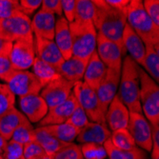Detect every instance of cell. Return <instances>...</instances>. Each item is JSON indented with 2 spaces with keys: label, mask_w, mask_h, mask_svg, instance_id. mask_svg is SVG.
I'll return each mask as SVG.
<instances>
[{
  "label": "cell",
  "mask_w": 159,
  "mask_h": 159,
  "mask_svg": "<svg viewBox=\"0 0 159 159\" xmlns=\"http://www.w3.org/2000/svg\"><path fill=\"white\" fill-rule=\"evenodd\" d=\"M74 83L61 75L46 85L40 92V96L44 99L48 108H53L69 98L74 88Z\"/></svg>",
  "instance_id": "cell-11"
},
{
  "label": "cell",
  "mask_w": 159,
  "mask_h": 159,
  "mask_svg": "<svg viewBox=\"0 0 159 159\" xmlns=\"http://www.w3.org/2000/svg\"><path fill=\"white\" fill-rule=\"evenodd\" d=\"M110 140L114 147L121 150H131L136 147L132 135L129 134L127 129H120L111 132Z\"/></svg>",
  "instance_id": "cell-30"
},
{
  "label": "cell",
  "mask_w": 159,
  "mask_h": 159,
  "mask_svg": "<svg viewBox=\"0 0 159 159\" xmlns=\"http://www.w3.org/2000/svg\"><path fill=\"white\" fill-rule=\"evenodd\" d=\"M121 70L108 69L106 70L105 76L101 81L98 88L95 90L97 97L100 101L101 107L106 114L109 105L117 93L118 86L120 82Z\"/></svg>",
  "instance_id": "cell-13"
},
{
  "label": "cell",
  "mask_w": 159,
  "mask_h": 159,
  "mask_svg": "<svg viewBox=\"0 0 159 159\" xmlns=\"http://www.w3.org/2000/svg\"><path fill=\"white\" fill-rule=\"evenodd\" d=\"M21 112L31 123H39L47 114L49 108L40 94H30L19 97Z\"/></svg>",
  "instance_id": "cell-14"
},
{
  "label": "cell",
  "mask_w": 159,
  "mask_h": 159,
  "mask_svg": "<svg viewBox=\"0 0 159 159\" xmlns=\"http://www.w3.org/2000/svg\"><path fill=\"white\" fill-rule=\"evenodd\" d=\"M34 39L36 57L53 66L55 69L58 68L65 61L53 40H49L37 36H34Z\"/></svg>",
  "instance_id": "cell-16"
},
{
  "label": "cell",
  "mask_w": 159,
  "mask_h": 159,
  "mask_svg": "<svg viewBox=\"0 0 159 159\" xmlns=\"http://www.w3.org/2000/svg\"><path fill=\"white\" fill-rule=\"evenodd\" d=\"M52 159H84L80 146L75 143H68L56 153L52 156Z\"/></svg>",
  "instance_id": "cell-35"
},
{
  "label": "cell",
  "mask_w": 159,
  "mask_h": 159,
  "mask_svg": "<svg viewBox=\"0 0 159 159\" xmlns=\"http://www.w3.org/2000/svg\"><path fill=\"white\" fill-rule=\"evenodd\" d=\"M0 159H4V158H3L2 156H0Z\"/></svg>",
  "instance_id": "cell-50"
},
{
  "label": "cell",
  "mask_w": 159,
  "mask_h": 159,
  "mask_svg": "<svg viewBox=\"0 0 159 159\" xmlns=\"http://www.w3.org/2000/svg\"><path fill=\"white\" fill-rule=\"evenodd\" d=\"M53 41L65 60H68L73 56V41L70 31V23L64 16L56 19Z\"/></svg>",
  "instance_id": "cell-18"
},
{
  "label": "cell",
  "mask_w": 159,
  "mask_h": 159,
  "mask_svg": "<svg viewBox=\"0 0 159 159\" xmlns=\"http://www.w3.org/2000/svg\"><path fill=\"white\" fill-rule=\"evenodd\" d=\"M94 13L95 7L93 1H91V0H76L75 21L93 22Z\"/></svg>",
  "instance_id": "cell-32"
},
{
  "label": "cell",
  "mask_w": 159,
  "mask_h": 159,
  "mask_svg": "<svg viewBox=\"0 0 159 159\" xmlns=\"http://www.w3.org/2000/svg\"><path fill=\"white\" fill-rule=\"evenodd\" d=\"M111 132L109 129L107 125H103L95 122H89L82 129L75 140L80 144L85 143H96L103 144L111 138Z\"/></svg>",
  "instance_id": "cell-21"
},
{
  "label": "cell",
  "mask_w": 159,
  "mask_h": 159,
  "mask_svg": "<svg viewBox=\"0 0 159 159\" xmlns=\"http://www.w3.org/2000/svg\"><path fill=\"white\" fill-rule=\"evenodd\" d=\"M16 105V95L9 89L6 84L0 83V116L11 109Z\"/></svg>",
  "instance_id": "cell-34"
},
{
  "label": "cell",
  "mask_w": 159,
  "mask_h": 159,
  "mask_svg": "<svg viewBox=\"0 0 159 159\" xmlns=\"http://www.w3.org/2000/svg\"><path fill=\"white\" fill-rule=\"evenodd\" d=\"M132 135L136 147L145 152L152 150V127L143 113L129 112L126 128Z\"/></svg>",
  "instance_id": "cell-9"
},
{
  "label": "cell",
  "mask_w": 159,
  "mask_h": 159,
  "mask_svg": "<svg viewBox=\"0 0 159 159\" xmlns=\"http://www.w3.org/2000/svg\"><path fill=\"white\" fill-rule=\"evenodd\" d=\"M73 93L75 98L77 99L78 104L85 111L90 122L107 125L105 113L102 110V107H101L97 94L93 89H92L91 87H89L83 81H79L75 83Z\"/></svg>",
  "instance_id": "cell-6"
},
{
  "label": "cell",
  "mask_w": 159,
  "mask_h": 159,
  "mask_svg": "<svg viewBox=\"0 0 159 159\" xmlns=\"http://www.w3.org/2000/svg\"><path fill=\"white\" fill-rule=\"evenodd\" d=\"M127 24L145 45H159V27L149 17L141 0H131L126 9Z\"/></svg>",
  "instance_id": "cell-3"
},
{
  "label": "cell",
  "mask_w": 159,
  "mask_h": 159,
  "mask_svg": "<svg viewBox=\"0 0 159 159\" xmlns=\"http://www.w3.org/2000/svg\"><path fill=\"white\" fill-rule=\"evenodd\" d=\"M7 144H8V141L4 137H2L1 135H0V156H2V154L6 149Z\"/></svg>",
  "instance_id": "cell-48"
},
{
  "label": "cell",
  "mask_w": 159,
  "mask_h": 159,
  "mask_svg": "<svg viewBox=\"0 0 159 159\" xmlns=\"http://www.w3.org/2000/svg\"><path fill=\"white\" fill-rule=\"evenodd\" d=\"M44 128L49 134L64 143H73L79 134V129L67 122L58 125L46 126Z\"/></svg>",
  "instance_id": "cell-29"
},
{
  "label": "cell",
  "mask_w": 159,
  "mask_h": 159,
  "mask_svg": "<svg viewBox=\"0 0 159 159\" xmlns=\"http://www.w3.org/2000/svg\"><path fill=\"white\" fill-rule=\"evenodd\" d=\"M84 159H106L107 152L102 144L85 143L80 145Z\"/></svg>",
  "instance_id": "cell-33"
},
{
  "label": "cell",
  "mask_w": 159,
  "mask_h": 159,
  "mask_svg": "<svg viewBox=\"0 0 159 159\" xmlns=\"http://www.w3.org/2000/svg\"><path fill=\"white\" fill-rule=\"evenodd\" d=\"M77 104V99L75 98L74 93L71 92L69 98L65 100L64 102L53 108L49 109L45 117L39 122V127L58 125L67 122Z\"/></svg>",
  "instance_id": "cell-15"
},
{
  "label": "cell",
  "mask_w": 159,
  "mask_h": 159,
  "mask_svg": "<svg viewBox=\"0 0 159 159\" xmlns=\"http://www.w3.org/2000/svg\"><path fill=\"white\" fill-rule=\"evenodd\" d=\"M2 157L4 159H25L23 152V145L12 140L8 141Z\"/></svg>",
  "instance_id": "cell-39"
},
{
  "label": "cell",
  "mask_w": 159,
  "mask_h": 159,
  "mask_svg": "<svg viewBox=\"0 0 159 159\" xmlns=\"http://www.w3.org/2000/svg\"><path fill=\"white\" fill-rule=\"evenodd\" d=\"M0 34L9 42H16L24 37L34 35L31 18L20 12L7 19H0Z\"/></svg>",
  "instance_id": "cell-8"
},
{
  "label": "cell",
  "mask_w": 159,
  "mask_h": 159,
  "mask_svg": "<svg viewBox=\"0 0 159 159\" xmlns=\"http://www.w3.org/2000/svg\"><path fill=\"white\" fill-rule=\"evenodd\" d=\"M96 53L108 69L121 70L124 52L117 44L98 33L96 36Z\"/></svg>",
  "instance_id": "cell-12"
},
{
  "label": "cell",
  "mask_w": 159,
  "mask_h": 159,
  "mask_svg": "<svg viewBox=\"0 0 159 159\" xmlns=\"http://www.w3.org/2000/svg\"><path fill=\"white\" fill-rule=\"evenodd\" d=\"M122 40L125 52H128L129 56L138 66H141L146 52L145 44L128 24H126L124 28Z\"/></svg>",
  "instance_id": "cell-19"
},
{
  "label": "cell",
  "mask_w": 159,
  "mask_h": 159,
  "mask_svg": "<svg viewBox=\"0 0 159 159\" xmlns=\"http://www.w3.org/2000/svg\"><path fill=\"white\" fill-rule=\"evenodd\" d=\"M129 111L127 107L115 95L108 107L105 114L107 127L111 132L120 129H126L129 122Z\"/></svg>",
  "instance_id": "cell-17"
},
{
  "label": "cell",
  "mask_w": 159,
  "mask_h": 159,
  "mask_svg": "<svg viewBox=\"0 0 159 159\" xmlns=\"http://www.w3.org/2000/svg\"><path fill=\"white\" fill-rule=\"evenodd\" d=\"M87 63H88L87 61L77 58L75 56H71L57 68V71L62 77L75 84L83 81Z\"/></svg>",
  "instance_id": "cell-23"
},
{
  "label": "cell",
  "mask_w": 159,
  "mask_h": 159,
  "mask_svg": "<svg viewBox=\"0 0 159 159\" xmlns=\"http://www.w3.org/2000/svg\"><path fill=\"white\" fill-rule=\"evenodd\" d=\"M142 3L149 17L157 27H159V1L158 0H144Z\"/></svg>",
  "instance_id": "cell-40"
},
{
  "label": "cell",
  "mask_w": 159,
  "mask_h": 159,
  "mask_svg": "<svg viewBox=\"0 0 159 159\" xmlns=\"http://www.w3.org/2000/svg\"><path fill=\"white\" fill-rule=\"evenodd\" d=\"M25 159H43L48 156L45 151L35 141H31L23 146Z\"/></svg>",
  "instance_id": "cell-37"
},
{
  "label": "cell",
  "mask_w": 159,
  "mask_h": 159,
  "mask_svg": "<svg viewBox=\"0 0 159 159\" xmlns=\"http://www.w3.org/2000/svg\"><path fill=\"white\" fill-rule=\"evenodd\" d=\"M34 128L32 125V123L29 121L27 118L16 128L14 131L11 140L19 143L21 145H25V144L34 141Z\"/></svg>",
  "instance_id": "cell-31"
},
{
  "label": "cell",
  "mask_w": 159,
  "mask_h": 159,
  "mask_svg": "<svg viewBox=\"0 0 159 159\" xmlns=\"http://www.w3.org/2000/svg\"><path fill=\"white\" fill-rule=\"evenodd\" d=\"M61 7L65 19L71 23L75 21L76 0H61Z\"/></svg>",
  "instance_id": "cell-43"
},
{
  "label": "cell",
  "mask_w": 159,
  "mask_h": 159,
  "mask_svg": "<svg viewBox=\"0 0 159 159\" xmlns=\"http://www.w3.org/2000/svg\"><path fill=\"white\" fill-rule=\"evenodd\" d=\"M42 0H21L19 1L20 11L25 16H30L41 7Z\"/></svg>",
  "instance_id": "cell-44"
},
{
  "label": "cell",
  "mask_w": 159,
  "mask_h": 159,
  "mask_svg": "<svg viewBox=\"0 0 159 159\" xmlns=\"http://www.w3.org/2000/svg\"><path fill=\"white\" fill-rule=\"evenodd\" d=\"M12 43L4 39L0 34V55H10Z\"/></svg>",
  "instance_id": "cell-47"
},
{
  "label": "cell",
  "mask_w": 159,
  "mask_h": 159,
  "mask_svg": "<svg viewBox=\"0 0 159 159\" xmlns=\"http://www.w3.org/2000/svg\"><path fill=\"white\" fill-rule=\"evenodd\" d=\"M26 119L25 115L16 107L0 116V135L10 141L16 128Z\"/></svg>",
  "instance_id": "cell-24"
},
{
  "label": "cell",
  "mask_w": 159,
  "mask_h": 159,
  "mask_svg": "<svg viewBox=\"0 0 159 159\" xmlns=\"http://www.w3.org/2000/svg\"><path fill=\"white\" fill-rule=\"evenodd\" d=\"M140 104L144 116L151 125L159 126V88L141 67L139 68Z\"/></svg>",
  "instance_id": "cell-5"
},
{
  "label": "cell",
  "mask_w": 159,
  "mask_h": 159,
  "mask_svg": "<svg viewBox=\"0 0 159 159\" xmlns=\"http://www.w3.org/2000/svg\"><path fill=\"white\" fill-rule=\"evenodd\" d=\"M103 145L106 149L107 157H109V159H148L146 152L138 147H134L131 150H121L114 147L110 139Z\"/></svg>",
  "instance_id": "cell-28"
},
{
  "label": "cell",
  "mask_w": 159,
  "mask_h": 159,
  "mask_svg": "<svg viewBox=\"0 0 159 159\" xmlns=\"http://www.w3.org/2000/svg\"><path fill=\"white\" fill-rule=\"evenodd\" d=\"M152 127V150L151 156L152 159H159V126Z\"/></svg>",
  "instance_id": "cell-45"
},
{
  "label": "cell",
  "mask_w": 159,
  "mask_h": 159,
  "mask_svg": "<svg viewBox=\"0 0 159 159\" xmlns=\"http://www.w3.org/2000/svg\"><path fill=\"white\" fill-rule=\"evenodd\" d=\"M43 159H52V157H50V156H46L45 158H43Z\"/></svg>",
  "instance_id": "cell-49"
},
{
  "label": "cell",
  "mask_w": 159,
  "mask_h": 159,
  "mask_svg": "<svg viewBox=\"0 0 159 159\" xmlns=\"http://www.w3.org/2000/svg\"><path fill=\"white\" fill-rule=\"evenodd\" d=\"M73 41V56L88 62L96 51L97 32L92 21H74L70 23Z\"/></svg>",
  "instance_id": "cell-4"
},
{
  "label": "cell",
  "mask_w": 159,
  "mask_h": 159,
  "mask_svg": "<svg viewBox=\"0 0 159 159\" xmlns=\"http://www.w3.org/2000/svg\"><path fill=\"white\" fill-rule=\"evenodd\" d=\"M32 67H33L32 73L39 80L43 88L49 83H51L52 81H53L54 79L58 78L60 76L58 71H57V69L46 63L45 61L41 60L38 57H35Z\"/></svg>",
  "instance_id": "cell-27"
},
{
  "label": "cell",
  "mask_w": 159,
  "mask_h": 159,
  "mask_svg": "<svg viewBox=\"0 0 159 159\" xmlns=\"http://www.w3.org/2000/svg\"><path fill=\"white\" fill-rule=\"evenodd\" d=\"M20 12L18 0H0V19L11 18Z\"/></svg>",
  "instance_id": "cell-36"
},
{
  "label": "cell",
  "mask_w": 159,
  "mask_h": 159,
  "mask_svg": "<svg viewBox=\"0 0 159 159\" xmlns=\"http://www.w3.org/2000/svg\"><path fill=\"white\" fill-rule=\"evenodd\" d=\"M5 84L14 95L19 97L30 94H39L43 89L36 76L29 70H16Z\"/></svg>",
  "instance_id": "cell-10"
},
{
  "label": "cell",
  "mask_w": 159,
  "mask_h": 159,
  "mask_svg": "<svg viewBox=\"0 0 159 159\" xmlns=\"http://www.w3.org/2000/svg\"><path fill=\"white\" fill-rule=\"evenodd\" d=\"M40 9L50 13H52L54 16L56 14L59 17L63 16L61 0H42Z\"/></svg>",
  "instance_id": "cell-42"
},
{
  "label": "cell",
  "mask_w": 159,
  "mask_h": 159,
  "mask_svg": "<svg viewBox=\"0 0 159 159\" xmlns=\"http://www.w3.org/2000/svg\"><path fill=\"white\" fill-rule=\"evenodd\" d=\"M139 68L129 55L122 61L120 82L116 96L129 112L142 113L140 104Z\"/></svg>",
  "instance_id": "cell-2"
},
{
  "label": "cell",
  "mask_w": 159,
  "mask_h": 159,
  "mask_svg": "<svg viewBox=\"0 0 159 159\" xmlns=\"http://www.w3.org/2000/svg\"><path fill=\"white\" fill-rule=\"evenodd\" d=\"M146 52L142 62L143 70L152 78L155 83L159 82V45H145Z\"/></svg>",
  "instance_id": "cell-26"
},
{
  "label": "cell",
  "mask_w": 159,
  "mask_h": 159,
  "mask_svg": "<svg viewBox=\"0 0 159 159\" xmlns=\"http://www.w3.org/2000/svg\"><path fill=\"white\" fill-rule=\"evenodd\" d=\"M106 2L113 9L126 11V9L131 2V0H106Z\"/></svg>",
  "instance_id": "cell-46"
},
{
  "label": "cell",
  "mask_w": 159,
  "mask_h": 159,
  "mask_svg": "<svg viewBox=\"0 0 159 159\" xmlns=\"http://www.w3.org/2000/svg\"><path fill=\"white\" fill-rule=\"evenodd\" d=\"M9 56L10 55H0V79L5 83L16 70L13 69Z\"/></svg>",
  "instance_id": "cell-41"
},
{
  "label": "cell",
  "mask_w": 159,
  "mask_h": 159,
  "mask_svg": "<svg viewBox=\"0 0 159 159\" xmlns=\"http://www.w3.org/2000/svg\"><path fill=\"white\" fill-rule=\"evenodd\" d=\"M89 122H90V120L88 119V117H87L85 111H83V109L81 108V106L79 104H77V106L75 107L73 113L70 114V116L69 117V119L67 121V123L73 125L75 128L79 129V131L82 129Z\"/></svg>",
  "instance_id": "cell-38"
},
{
  "label": "cell",
  "mask_w": 159,
  "mask_h": 159,
  "mask_svg": "<svg viewBox=\"0 0 159 159\" xmlns=\"http://www.w3.org/2000/svg\"><path fill=\"white\" fill-rule=\"evenodd\" d=\"M93 2L95 7L93 23L96 32L117 44L126 54L122 40L124 28L127 24L126 11L111 8L106 0H93Z\"/></svg>",
  "instance_id": "cell-1"
},
{
  "label": "cell",
  "mask_w": 159,
  "mask_h": 159,
  "mask_svg": "<svg viewBox=\"0 0 159 159\" xmlns=\"http://www.w3.org/2000/svg\"><path fill=\"white\" fill-rule=\"evenodd\" d=\"M106 70L107 67L100 60L95 51L90 57L88 63H87L85 74L83 76V82L95 91L100 85L101 81L103 80Z\"/></svg>",
  "instance_id": "cell-22"
},
{
  "label": "cell",
  "mask_w": 159,
  "mask_h": 159,
  "mask_svg": "<svg viewBox=\"0 0 159 159\" xmlns=\"http://www.w3.org/2000/svg\"><path fill=\"white\" fill-rule=\"evenodd\" d=\"M9 57L14 70H28L30 69L36 57L34 35L13 42Z\"/></svg>",
  "instance_id": "cell-7"
},
{
  "label": "cell",
  "mask_w": 159,
  "mask_h": 159,
  "mask_svg": "<svg viewBox=\"0 0 159 159\" xmlns=\"http://www.w3.org/2000/svg\"><path fill=\"white\" fill-rule=\"evenodd\" d=\"M56 18L52 13L39 10L32 20V30L34 36L53 40Z\"/></svg>",
  "instance_id": "cell-20"
},
{
  "label": "cell",
  "mask_w": 159,
  "mask_h": 159,
  "mask_svg": "<svg viewBox=\"0 0 159 159\" xmlns=\"http://www.w3.org/2000/svg\"><path fill=\"white\" fill-rule=\"evenodd\" d=\"M34 141L38 143L45 151L46 154L52 157L54 153H56L61 148H63L66 144L62 141L56 139L51 134H49L44 127H38L34 129Z\"/></svg>",
  "instance_id": "cell-25"
}]
</instances>
